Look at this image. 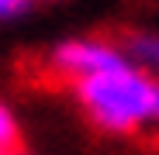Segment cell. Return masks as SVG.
Returning a JSON list of instances; mask_svg holds the SVG:
<instances>
[{
  "mask_svg": "<svg viewBox=\"0 0 159 155\" xmlns=\"http://www.w3.org/2000/svg\"><path fill=\"white\" fill-rule=\"evenodd\" d=\"M35 0H0V21H14L28 11Z\"/></svg>",
  "mask_w": 159,
  "mask_h": 155,
  "instance_id": "cell-5",
  "label": "cell"
},
{
  "mask_svg": "<svg viewBox=\"0 0 159 155\" xmlns=\"http://www.w3.org/2000/svg\"><path fill=\"white\" fill-rule=\"evenodd\" d=\"M125 62H128V55L121 45L104 41V38H90V35L66 38L59 45H52V52H48V69L59 72L69 83H83L90 76H100V72L125 66Z\"/></svg>",
  "mask_w": 159,
  "mask_h": 155,
  "instance_id": "cell-2",
  "label": "cell"
},
{
  "mask_svg": "<svg viewBox=\"0 0 159 155\" xmlns=\"http://www.w3.org/2000/svg\"><path fill=\"white\" fill-rule=\"evenodd\" d=\"M73 97L83 114L107 135H135L159 127V80L131 62L73 83Z\"/></svg>",
  "mask_w": 159,
  "mask_h": 155,
  "instance_id": "cell-1",
  "label": "cell"
},
{
  "mask_svg": "<svg viewBox=\"0 0 159 155\" xmlns=\"http://www.w3.org/2000/svg\"><path fill=\"white\" fill-rule=\"evenodd\" d=\"M0 155H11V152H7V148H0Z\"/></svg>",
  "mask_w": 159,
  "mask_h": 155,
  "instance_id": "cell-6",
  "label": "cell"
},
{
  "mask_svg": "<svg viewBox=\"0 0 159 155\" xmlns=\"http://www.w3.org/2000/svg\"><path fill=\"white\" fill-rule=\"evenodd\" d=\"M121 48L131 66H139L142 72L159 80V31H135V35H128Z\"/></svg>",
  "mask_w": 159,
  "mask_h": 155,
  "instance_id": "cell-3",
  "label": "cell"
},
{
  "mask_svg": "<svg viewBox=\"0 0 159 155\" xmlns=\"http://www.w3.org/2000/svg\"><path fill=\"white\" fill-rule=\"evenodd\" d=\"M17 138H21V127H17V117H14V110L7 107L4 100H0V148H14L17 145Z\"/></svg>",
  "mask_w": 159,
  "mask_h": 155,
  "instance_id": "cell-4",
  "label": "cell"
}]
</instances>
